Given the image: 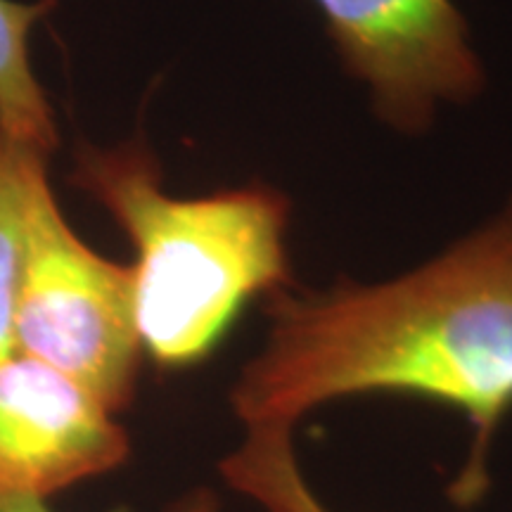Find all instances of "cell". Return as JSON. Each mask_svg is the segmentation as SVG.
<instances>
[{
    "label": "cell",
    "mask_w": 512,
    "mask_h": 512,
    "mask_svg": "<svg viewBox=\"0 0 512 512\" xmlns=\"http://www.w3.org/2000/svg\"><path fill=\"white\" fill-rule=\"evenodd\" d=\"M268 335L230 389L247 430H294L323 403L401 394L467 418L472 448L451 486L470 505L489 486L486 458L512 411V197L444 254L384 283L266 299Z\"/></svg>",
    "instance_id": "cell-1"
},
{
    "label": "cell",
    "mask_w": 512,
    "mask_h": 512,
    "mask_svg": "<svg viewBox=\"0 0 512 512\" xmlns=\"http://www.w3.org/2000/svg\"><path fill=\"white\" fill-rule=\"evenodd\" d=\"M72 183L110 211L136 249L133 313L143 354L159 368L197 366L254 297L294 287L290 200L271 185L171 197L140 140L83 145Z\"/></svg>",
    "instance_id": "cell-2"
},
{
    "label": "cell",
    "mask_w": 512,
    "mask_h": 512,
    "mask_svg": "<svg viewBox=\"0 0 512 512\" xmlns=\"http://www.w3.org/2000/svg\"><path fill=\"white\" fill-rule=\"evenodd\" d=\"M17 354L72 377L117 415L143 361L131 266L95 254L64 221L46 164L31 176L27 252L15 306Z\"/></svg>",
    "instance_id": "cell-3"
},
{
    "label": "cell",
    "mask_w": 512,
    "mask_h": 512,
    "mask_svg": "<svg viewBox=\"0 0 512 512\" xmlns=\"http://www.w3.org/2000/svg\"><path fill=\"white\" fill-rule=\"evenodd\" d=\"M351 76L401 133H422L439 102L472 100L482 62L453 0H313Z\"/></svg>",
    "instance_id": "cell-4"
},
{
    "label": "cell",
    "mask_w": 512,
    "mask_h": 512,
    "mask_svg": "<svg viewBox=\"0 0 512 512\" xmlns=\"http://www.w3.org/2000/svg\"><path fill=\"white\" fill-rule=\"evenodd\" d=\"M131 441L114 413L60 370L0 361V496H43L119 467Z\"/></svg>",
    "instance_id": "cell-5"
},
{
    "label": "cell",
    "mask_w": 512,
    "mask_h": 512,
    "mask_svg": "<svg viewBox=\"0 0 512 512\" xmlns=\"http://www.w3.org/2000/svg\"><path fill=\"white\" fill-rule=\"evenodd\" d=\"M55 0H0V128L15 143L50 155L57 145L55 119L29 64L31 27Z\"/></svg>",
    "instance_id": "cell-6"
},
{
    "label": "cell",
    "mask_w": 512,
    "mask_h": 512,
    "mask_svg": "<svg viewBox=\"0 0 512 512\" xmlns=\"http://www.w3.org/2000/svg\"><path fill=\"white\" fill-rule=\"evenodd\" d=\"M221 477L266 512H330L302 475L292 430H247L221 460Z\"/></svg>",
    "instance_id": "cell-7"
},
{
    "label": "cell",
    "mask_w": 512,
    "mask_h": 512,
    "mask_svg": "<svg viewBox=\"0 0 512 512\" xmlns=\"http://www.w3.org/2000/svg\"><path fill=\"white\" fill-rule=\"evenodd\" d=\"M48 157L19 145L0 128V361L17 354L15 306L27 252L31 176Z\"/></svg>",
    "instance_id": "cell-8"
},
{
    "label": "cell",
    "mask_w": 512,
    "mask_h": 512,
    "mask_svg": "<svg viewBox=\"0 0 512 512\" xmlns=\"http://www.w3.org/2000/svg\"><path fill=\"white\" fill-rule=\"evenodd\" d=\"M219 503L216 496L209 491H197V494L188 496L183 505H178L176 512H216ZM0 512H50L43 501L27 496H0Z\"/></svg>",
    "instance_id": "cell-9"
}]
</instances>
